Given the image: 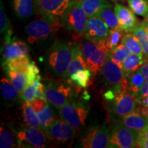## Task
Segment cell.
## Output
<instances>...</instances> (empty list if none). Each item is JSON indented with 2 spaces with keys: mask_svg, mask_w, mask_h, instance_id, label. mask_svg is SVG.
<instances>
[{
  "mask_svg": "<svg viewBox=\"0 0 148 148\" xmlns=\"http://www.w3.org/2000/svg\"><path fill=\"white\" fill-rule=\"evenodd\" d=\"M73 46L69 42L56 40L45 55L47 69L56 77L65 76L73 58Z\"/></svg>",
  "mask_w": 148,
  "mask_h": 148,
  "instance_id": "obj_1",
  "label": "cell"
},
{
  "mask_svg": "<svg viewBox=\"0 0 148 148\" xmlns=\"http://www.w3.org/2000/svg\"><path fill=\"white\" fill-rule=\"evenodd\" d=\"M79 47L84 56L88 69L94 75H97L101 71L108 59L109 49L106 40L92 42L86 39Z\"/></svg>",
  "mask_w": 148,
  "mask_h": 148,
  "instance_id": "obj_2",
  "label": "cell"
},
{
  "mask_svg": "<svg viewBox=\"0 0 148 148\" xmlns=\"http://www.w3.org/2000/svg\"><path fill=\"white\" fill-rule=\"evenodd\" d=\"M62 23L60 18L42 15L27 25L25 31L29 43L34 44L45 40L60 28Z\"/></svg>",
  "mask_w": 148,
  "mask_h": 148,
  "instance_id": "obj_3",
  "label": "cell"
},
{
  "mask_svg": "<svg viewBox=\"0 0 148 148\" xmlns=\"http://www.w3.org/2000/svg\"><path fill=\"white\" fill-rule=\"evenodd\" d=\"M71 84L64 82L49 81L45 86V97L48 102L60 109L74 99L75 90Z\"/></svg>",
  "mask_w": 148,
  "mask_h": 148,
  "instance_id": "obj_4",
  "label": "cell"
},
{
  "mask_svg": "<svg viewBox=\"0 0 148 148\" xmlns=\"http://www.w3.org/2000/svg\"><path fill=\"white\" fill-rule=\"evenodd\" d=\"M113 88L115 96L112 101L106 102L109 112L118 116H123L136 110L139 103L136 95L120 87Z\"/></svg>",
  "mask_w": 148,
  "mask_h": 148,
  "instance_id": "obj_5",
  "label": "cell"
},
{
  "mask_svg": "<svg viewBox=\"0 0 148 148\" xmlns=\"http://www.w3.org/2000/svg\"><path fill=\"white\" fill-rule=\"evenodd\" d=\"M60 20L62 25L69 32L77 34H84L86 32L88 16L79 5L77 0H73Z\"/></svg>",
  "mask_w": 148,
  "mask_h": 148,
  "instance_id": "obj_6",
  "label": "cell"
},
{
  "mask_svg": "<svg viewBox=\"0 0 148 148\" xmlns=\"http://www.w3.org/2000/svg\"><path fill=\"white\" fill-rule=\"evenodd\" d=\"M58 110L61 119L76 130L84 125L87 119L88 108L84 103L73 99Z\"/></svg>",
  "mask_w": 148,
  "mask_h": 148,
  "instance_id": "obj_7",
  "label": "cell"
},
{
  "mask_svg": "<svg viewBox=\"0 0 148 148\" xmlns=\"http://www.w3.org/2000/svg\"><path fill=\"white\" fill-rule=\"evenodd\" d=\"M138 133L119 122L116 123L109 134V146L114 148L137 147Z\"/></svg>",
  "mask_w": 148,
  "mask_h": 148,
  "instance_id": "obj_8",
  "label": "cell"
},
{
  "mask_svg": "<svg viewBox=\"0 0 148 148\" xmlns=\"http://www.w3.org/2000/svg\"><path fill=\"white\" fill-rule=\"evenodd\" d=\"M16 134L21 147H46L50 141L47 132L42 129L27 126L16 132Z\"/></svg>",
  "mask_w": 148,
  "mask_h": 148,
  "instance_id": "obj_9",
  "label": "cell"
},
{
  "mask_svg": "<svg viewBox=\"0 0 148 148\" xmlns=\"http://www.w3.org/2000/svg\"><path fill=\"white\" fill-rule=\"evenodd\" d=\"M109 130L105 125H96L88 129L80 138V147L106 148L109 146Z\"/></svg>",
  "mask_w": 148,
  "mask_h": 148,
  "instance_id": "obj_10",
  "label": "cell"
},
{
  "mask_svg": "<svg viewBox=\"0 0 148 148\" xmlns=\"http://www.w3.org/2000/svg\"><path fill=\"white\" fill-rule=\"evenodd\" d=\"M37 11L41 15L61 19L73 0H34Z\"/></svg>",
  "mask_w": 148,
  "mask_h": 148,
  "instance_id": "obj_11",
  "label": "cell"
},
{
  "mask_svg": "<svg viewBox=\"0 0 148 148\" xmlns=\"http://www.w3.org/2000/svg\"><path fill=\"white\" fill-rule=\"evenodd\" d=\"M101 76L106 84L112 88L120 87L127 90V78L119 66L107 59L101 70Z\"/></svg>",
  "mask_w": 148,
  "mask_h": 148,
  "instance_id": "obj_12",
  "label": "cell"
},
{
  "mask_svg": "<svg viewBox=\"0 0 148 148\" xmlns=\"http://www.w3.org/2000/svg\"><path fill=\"white\" fill-rule=\"evenodd\" d=\"M76 130L62 119H56L51 123L47 133L50 140L56 143H71Z\"/></svg>",
  "mask_w": 148,
  "mask_h": 148,
  "instance_id": "obj_13",
  "label": "cell"
},
{
  "mask_svg": "<svg viewBox=\"0 0 148 148\" xmlns=\"http://www.w3.org/2000/svg\"><path fill=\"white\" fill-rule=\"evenodd\" d=\"M12 35L4 36V43L1 48V65L11 58L16 57H29V48L25 42L12 38Z\"/></svg>",
  "mask_w": 148,
  "mask_h": 148,
  "instance_id": "obj_14",
  "label": "cell"
},
{
  "mask_svg": "<svg viewBox=\"0 0 148 148\" xmlns=\"http://www.w3.org/2000/svg\"><path fill=\"white\" fill-rule=\"evenodd\" d=\"M110 32L108 25L103 20L97 16H88L86 32L84 33L85 39L92 42H99L105 40Z\"/></svg>",
  "mask_w": 148,
  "mask_h": 148,
  "instance_id": "obj_15",
  "label": "cell"
},
{
  "mask_svg": "<svg viewBox=\"0 0 148 148\" xmlns=\"http://www.w3.org/2000/svg\"><path fill=\"white\" fill-rule=\"evenodd\" d=\"M30 103L38 114L42 129L47 132L51 123L56 119L54 110L46 99L36 98Z\"/></svg>",
  "mask_w": 148,
  "mask_h": 148,
  "instance_id": "obj_16",
  "label": "cell"
},
{
  "mask_svg": "<svg viewBox=\"0 0 148 148\" xmlns=\"http://www.w3.org/2000/svg\"><path fill=\"white\" fill-rule=\"evenodd\" d=\"M114 10L117 16L119 28L125 32H132L138 25L137 18L130 8L116 3L114 4Z\"/></svg>",
  "mask_w": 148,
  "mask_h": 148,
  "instance_id": "obj_17",
  "label": "cell"
},
{
  "mask_svg": "<svg viewBox=\"0 0 148 148\" xmlns=\"http://www.w3.org/2000/svg\"><path fill=\"white\" fill-rule=\"evenodd\" d=\"M119 122L133 130L141 132L148 125V118L143 115L136 108L131 113L120 116Z\"/></svg>",
  "mask_w": 148,
  "mask_h": 148,
  "instance_id": "obj_18",
  "label": "cell"
},
{
  "mask_svg": "<svg viewBox=\"0 0 148 148\" xmlns=\"http://www.w3.org/2000/svg\"><path fill=\"white\" fill-rule=\"evenodd\" d=\"M88 69L87 64L85 60L84 56L81 49L79 45L73 46V58L71 61L64 78H69V77L79 70Z\"/></svg>",
  "mask_w": 148,
  "mask_h": 148,
  "instance_id": "obj_19",
  "label": "cell"
},
{
  "mask_svg": "<svg viewBox=\"0 0 148 148\" xmlns=\"http://www.w3.org/2000/svg\"><path fill=\"white\" fill-rule=\"evenodd\" d=\"M147 60V58H143V55L132 53L127 56L122 64V70L127 78L131 74L139 70Z\"/></svg>",
  "mask_w": 148,
  "mask_h": 148,
  "instance_id": "obj_20",
  "label": "cell"
},
{
  "mask_svg": "<svg viewBox=\"0 0 148 148\" xmlns=\"http://www.w3.org/2000/svg\"><path fill=\"white\" fill-rule=\"evenodd\" d=\"M77 1L88 17L97 16L103 8L112 4L108 0H77Z\"/></svg>",
  "mask_w": 148,
  "mask_h": 148,
  "instance_id": "obj_21",
  "label": "cell"
},
{
  "mask_svg": "<svg viewBox=\"0 0 148 148\" xmlns=\"http://www.w3.org/2000/svg\"><path fill=\"white\" fill-rule=\"evenodd\" d=\"M12 8L20 18H26L34 13V0H12Z\"/></svg>",
  "mask_w": 148,
  "mask_h": 148,
  "instance_id": "obj_22",
  "label": "cell"
},
{
  "mask_svg": "<svg viewBox=\"0 0 148 148\" xmlns=\"http://www.w3.org/2000/svg\"><path fill=\"white\" fill-rule=\"evenodd\" d=\"M0 90L3 99L6 102H14L19 97L21 93L16 89L8 77H2L0 83Z\"/></svg>",
  "mask_w": 148,
  "mask_h": 148,
  "instance_id": "obj_23",
  "label": "cell"
},
{
  "mask_svg": "<svg viewBox=\"0 0 148 148\" xmlns=\"http://www.w3.org/2000/svg\"><path fill=\"white\" fill-rule=\"evenodd\" d=\"M22 115L27 127L42 129L38 116L30 103L24 101L22 106Z\"/></svg>",
  "mask_w": 148,
  "mask_h": 148,
  "instance_id": "obj_24",
  "label": "cell"
},
{
  "mask_svg": "<svg viewBox=\"0 0 148 148\" xmlns=\"http://www.w3.org/2000/svg\"><path fill=\"white\" fill-rule=\"evenodd\" d=\"M19 147L16 132L8 127L0 128V147L12 148Z\"/></svg>",
  "mask_w": 148,
  "mask_h": 148,
  "instance_id": "obj_25",
  "label": "cell"
},
{
  "mask_svg": "<svg viewBox=\"0 0 148 148\" xmlns=\"http://www.w3.org/2000/svg\"><path fill=\"white\" fill-rule=\"evenodd\" d=\"M92 73L88 69L79 70L69 77L68 82L78 88H86L90 83Z\"/></svg>",
  "mask_w": 148,
  "mask_h": 148,
  "instance_id": "obj_26",
  "label": "cell"
},
{
  "mask_svg": "<svg viewBox=\"0 0 148 148\" xmlns=\"http://www.w3.org/2000/svg\"><path fill=\"white\" fill-rule=\"evenodd\" d=\"M98 17L106 23L110 29L119 28L117 16L114 12L112 4L103 8L97 14Z\"/></svg>",
  "mask_w": 148,
  "mask_h": 148,
  "instance_id": "obj_27",
  "label": "cell"
},
{
  "mask_svg": "<svg viewBox=\"0 0 148 148\" xmlns=\"http://www.w3.org/2000/svg\"><path fill=\"white\" fill-rule=\"evenodd\" d=\"M131 53L130 51L124 44L121 43L113 49H109L108 58L119 66L122 69V64L127 56Z\"/></svg>",
  "mask_w": 148,
  "mask_h": 148,
  "instance_id": "obj_28",
  "label": "cell"
},
{
  "mask_svg": "<svg viewBox=\"0 0 148 148\" xmlns=\"http://www.w3.org/2000/svg\"><path fill=\"white\" fill-rule=\"evenodd\" d=\"M29 62H30L29 57H16V58L8 60L1 66H3L4 69L26 73L27 66H28Z\"/></svg>",
  "mask_w": 148,
  "mask_h": 148,
  "instance_id": "obj_29",
  "label": "cell"
},
{
  "mask_svg": "<svg viewBox=\"0 0 148 148\" xmlns=\"http://www.w3.org/2000/svg\"><path fill=\"white\" fill-rule=\"evenodd\" d=\"M7 77L12 82L20 92L23 91L27 84V78L26 73L24 72H16L9 69H4Z\"/></svg>",
  "mask_w": 148,
  "mask_h": 148,
  "instance_id": "obj_30",
  "label": "cell"
},
{
  "mask_svg": "<svg viewBox=\"0 0 148 148\" xmlns=\"http://www.w3.org/2000/svg\"><path fill=\"white\" fill-rule=\"evenodd\" d=\"M145 82V77L140 70H138L127 77V90L134 95H137Z\"/></svg>",
  "mask_w": 148,
  "mask_h": 148,
  "instance_id": "obj_31",
  "label": "cell"
},
{
  "mask_svg": "<svg viewBox=\"0 0 148 148\" xmlns=\"http://www.w3.org/2000/svg\"><path fill=\"white\" fill-rule=\"evenodd\" d=\"M122 43H123L132 53L136 54H143V49L140 45L138 38L134 36L132 32H128L123 36L121 40Z\"/></svg>",
  "mask_w": 148,
  "mask_h": 148,
  "instance_id": "obj_32",
  "label": "cell"
},
{
  "mask_svg": "<svg viewBox=\"0 0 148 148\" xmlns=\"http://www.w3.org/2000/svg\"><path fill=\"white\" fill-rule=\"evenodd\" d=\"M127 4L135 14L148 18V1L147 0H127Z\"/></svg>",
  "mask_w": 148,
  "mask_h": 148,
  "instance_id": "obj_33",
  "label": "cell"
},
{
  "mask_svg": "<svg viewBox=\"0 0 148 148\" xmlns=\"http://www.w3.org/2000/svg\"><path fill=\"white\" fill-rule=\"evenodd\" d=\"M132 32L138 38L143 49V54L145 58H148V33L140 25L135 27Z\"/></svg>",
  "mask_w": 148,
  "mask_h": 148,
  "instance_id": "obj_34",
  "label": "cell"
},
{
  "mask_svg": "<svg viewBox=\"0 0 148 148\" xmlns=\"http://www.w3.org/2000/svg\"><path fill=\"white\" fill-rule=\"evenodd\" d=\"M123 32L124 31L120 28L110 29V32H109V34L106 39L107 47H108L109 49H113L119 45L120 42H121L122 38L124 36Z\"/></svg>",
  "mask_w": 148,
  "mask_h": 148,
  "instance_id": "obj_35",
  "label": "cell"
},
{
  "mask_svg": "<svg viewBox=\"0 0 148 148\" xmlns=\"http://www.w3.org/2000/svg\"><path fill=\"white\" fill-rule=\"evenodd\" d=\"M12 31L10 24V21L5 13L4 4L2 0L0 2V32L1 34H5L7 32Z\"/></svg>",
  "mask_w": 148,
  "mask_h": 148,
  "instance_id": "obj_36",
  "label": "cell"
},
{
  "mask_svg": "<svg viewBox=\"0 0 148 148\" xmlns=\"http://www.w3.org/2000/svg\"><path fill=\"white\" fill-rule=\"evenodd\" d=\"M40 70L38 67L33 61H30L27 66V69L26 71L27 78V84H32L35 79L40 77L39 75Z\"/></svg>",
  "mask_w": 148,
  "mask_h": 148,
  "instance_id": "obj_37",
  "label": "cell"
},
{
  "mask_svg": "<svg viewBox=\"0 0 148 148\" xmlns=\"http://www.w3.org/2000/svg\"><path fill=\"white\" fill-rule=\"evenodd\" d=\"M36 88L32 84H27L23 91L21 92V98L24 101L31 103L36 99Z\"/></svg>",
  "mask_w": 148,
  "mask_h": 148,
  "instance_id": "obj_38",
  "label": "cell"
},
{
  "mask_svg": "<svg viewBox=\"0 0 148 148\" xmlns=\"http://www.w3.org/2000/svg\"><path fill=\"white\" fill-rule=\"evenodd\" d=\"M137 147L148 148V139L140 134V133H138V137L137 139Z\"/></svg>",
  "mask_w": 148,
  "mask_h": 148,
  "instance_id": "obj_39",
  "label": "cell"
},
{
  "mask_svg": "<svg viewBox=\"0 0 148 148\" xmlns=\"http://www.w3.org/2000/svg\"><path fill=\"white\" fill-rule=\"evenodd\" d=\"M137 99H139V98L145 97V96H148V82H146L144 83L138 92L137 95H136Z\"/></svg>",
  "mask_w": 148,
  "mask_h": 148,
  "instance_id": "obj_40",
  "label": "cell"
},
{
  "mask_svg": "<svg viewBox=\"0 0 148 148\" xmlns=\"http://www.w3.org/2000/svg\"><path fill=\"white\" fill-rule=\"evenodd\" d=\"M139 70L143 75V76L145 77L146 82H148V58H147V60L145 61V63L140 66Z\"/></svg>",
  "mask_w": 148,
  "mask_h": 148,
  "instance_id": "obj_41",
  "label": "cell"
},
{
  "mask_svg": "<svg viewBox=\"0 0 148 148\" xmlns=\"http://www.w3.org/2000/svg\"><path fill=\"white\" fill-rule=\"evenodd\" d=\"M138 103H139V106H145L148 108V96L139 98V99H138Z\"/></svg>",
  "mask_w": 148,
  "mask_h": 148,
  "instance_id": "obj_42",
  "label": "cell"
},
{
  "mask_svg": "<svg viewBox=\"0 0 148 148\" xmlns=\"http://www.w3.org/2000/svg\"><path fill=\"white\" fill-rule=\"evenodd\" d=\"M140 25L145 29L146 32L148 33V18H145L143 21L140 22Z\"/></svg>",
  "mask_w": 148,
  "mask_h": 148,
  "instance_id": "obj_43",
  "label": "cell"
},
{
  "mask_svg": "<svg viewBox=\"0 0 148 148\" xmlns=\"http://www.w3.org/2000/svg\"><path fill=\"white\" fill-rule=\"evenodd\" d=\"M140 134H141L142 136H144V137L147 138L148 139V125L146 126L145 128H144L141 132H139Z\"/></svg>",
  "mask_w": 148,
  "mask_h": 148,
  "instance_id": "obj_44",
  "label": "cell"
},
{
  "mask_svg": "<svg viewBox=\"0 0 148 148\" xmlns=\"http://www.w3.org/2000/svg\"><path fill=\"white\" fill-rule=\"evenodd\" d=\"M112 1H117V0H112Z\"/></svg>",
  "mask_w": 148,
  "mask_h": 148,
  "instance_id": "obj_45",
  "label": "cell"
},
{
  "mask_svg": "<svg viewBox=\"0 0 148 148\" xmlns=\"http://www.w3.org/2000/svg\"><path fill=\"white\" fill-rule=\"evenodd\" d=\"M121 1H124V0H121ZM147 1H148V0H147Z\"/></svg>",
  "mask_w": 148,
  "mask_h": 148,
  "instance_id": "obj_46",
  "label": "cell"
},
{
  "mask_svg": "<svg viewBox=\"0 0 148 148\" xmlns=\"http://www.w3.org/2000/svg\"><path fill=\"white\" fill-rule=\"evenodd\" d=\"M147 118H148V116H147Z\"/></svg>",
  "mask_w": 148,
  "mask_h": 148,
  "instance_id": "obj_47",
  "label": "cell"
}]
</instances>
